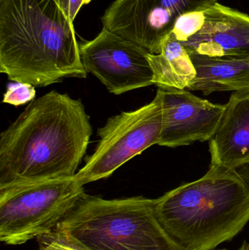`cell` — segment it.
Returning a JSON list of instances; mask_svg holds the SVG:
<instances>
[{"mask_svg":"<svg viewBox=\"0 0 249 250\" xmlns=\"http://www.w3.org/2000/svg\"><path fill=\"white\" fill-rule=\"evenodd\" d=\"M228 250L222 249V250Z\"/></svg>","mask_w":249,"mask_h":250,"instance_id":"obj_19","label":"cell"},{"mask_svg":"<svg viewBox=\"0 0 249 250\" xmlns=\"http://www.w3.org/2000/svg\"><path fill=\"white\" fill-rule=\"evenodd\" d=\"M162 124V92L158 89L150 104L114 116L98 129L99 142L86 157L84 166L75 176L76 179L84 186L109 177L133 157L157 144Z\"/></svg>","mask_w":249,"mask_h":250,"instance_id":"obj_6","label":"cell"},{"mask_svg":"<svg viewBox=\"0 0 249 250\" xmlns=\"http://www.w3.org/2000/svg\"><path fill=\"white\" fill-rule=\"evenodd\" d=\"M92 0H57L60 9L70 21H74L80 9Z\"/></svg>","mask_w":249,"mask_h":250,"instance_id":"obj_17","label":"cell"},{"mask_svg":"<svg viewBox=\"0 0 249 250\" xmlns=\"http://www.w3.org/2000/svg\"><path fill=\"white\" fill-rule=\"evenodd\" d=\"M219 0H115L102 18L103 29L160 53L175 21L186 13L206 11Z\"/></svg>","mask_w":249,"mask_h":250,"instance_id":"obj_7","label":"cell"},{"mask_svg":"<svg viewBox=\"0 0 249 250\" xmlns=\"http://www.w3.org/2000/svg\"><path fill=\"white\" fill-rule=\"evenodd\" d=\"M36 97L35 87L29 83L11 82L3 95L2 103L19 106L32 102Z\"/></svg>","mask_w":249,"mask_h":250,"instance_id":"obj_15","label":"cell"},{"mask_svg":"<svg viewBox=\"0 0 249 250\" xmlns=\"http://www.w3.org/2000/svg\"><path fill=\"white\" fill-rule=\"evenodd\" d=\"M237 250H249V244L247 241H244L241 247Z\"/></svg>","mask_w":249,"mask_h":250,"instance_id":"obj_18","label":"cell"},{"mask_svg":"<svg viewBox=\"0 0 249 250\" xmlns=\"http://www.w3.org/2000/svg\"><path fill=\"white\" fill-rule=\"evenodd\" d=\"M0 73L35 87L86 79L73 23L57 0H0Z\"/></svg>","mask_w":249,"mask_h":250,"instance_id":"obj_2","label":"cell"},{"mask_svg":"<svg viewBox=\"0 0 249 250\" xmlns=\"http://www.w3.org/2000/svg\"><path fill=\"white\" fill-rule=\"evenodd\" d=\"M54 236L79 250H181L158 221L155 199L85 193Z\"/></svg>","mask_w":249,"mask_h":250,"instance_id":"obj_4","label":"cell"},{"mask_svg":"<svg viewBox=\"0 0 249 250\" xmlns=\"http://www.w3.org/2000/svg\"><path fill=\"white\" fill-rule=\"evenodd\" d=\"M203 27L181 42L190 54L249 57V15L218 2L204 11Z\"/></svg>","mask_w":249,"mask_h":250,"instance_id":"obj_10","label":"cell"},{"mask_svg":"<svg viewBox=\"0 0 249 250\" xmlns=\"http://www.w3.org/2000/svg\"><path fill=\"white\" fill-rule=\"evenodd\" d=\"M76 176L0 189V240L20 245L54 231L85 194Z\"/></svg>","mask_w":249,"mask_h":250,"instance_id":"obj_5","label":"cell"},{"mask_svg":"<svg viewBox=\"0 0 249 250\" xmlns=\"http://www.w3.org/2000/svg\"><path fill=\"white\" fill-rule=\"evenodd\" d=\"M161 90L163 124L158 145L176 148L212 138L226 105L212 104L185 89Z\"/></svg>","mask_w":249,"mask_h":250,"instance_id":"obj_9","label":"cell"},{"mask_svg":"<svg viewBox=\"0 0 249 250\" xmlns=\"http://www.w3.org/2000/svg\"><path fill=\"white\" fill-rule=\"evenodd\" d=\"M92 135L80 99L51 91L0 135V189L76 176Z\"/></svg>","mask_w":249,"mask_h":250,"instance_id":"obj_1","label":"cell"},{"mask_svg":"<svg viewBox=\"0 0 249 250\" xmlns=\"http://www.w3.org/2000/svg\"><path fill=\"white\" fill-rule=\"evenodd\" d=\"M209 142L211 166L236 168L249 164V89L232 94Z\"/></svg>","mask_w":249,"mask_h":250,"instance_id":"obj_11","label":"cell"},{"mask_svg":"<svg viewBox=\"0 0 249 250\" xmlns=\"http://www.w3.org/2000/svg\"><path fill=\"white\" fill-rule=\"evenodd\" d=\"M205 19L204 11L186 13L177 19L171 35L179 42H186L201 29Z\"/></svg>","mask_w":249,"mask_h":250,"instance_id":"obj_14","label":"cell"},{"mask_svg":"<svg viewBox=\"0 0 249 250\" xmlns=\"http://www.w3.org/2000/svg\"><path fill=\"white\" fill-rule=\"evenodd\" d=\"M153 84L161 89H188L196 76L190 54L183 44L170 35L159 54H149Z\"/></svg>","mask_w":249,"mask_h":250,"instance_id":"obj_13","label":"cell"},{"mask_svg":"<svg viewBox=\"0 0 249 250\" xmlns=\"http://www.w3.org/2000/svg\"><path fill=\"white\" fill-rule=\"evenodd\" d=\"M196 76L189 90L205 95L249 89V57H211L190 54Z\"/></svg>","mask_w":249,"mask_h":250,"instance_id":"obj_12","label":"cell"},{"mask_svg":"<svg viewBox=\"0 0 249 250\" xmlns=\"http://www.w3.org/2000/svg\"><path fill=\"white\" fill-rule=\"evenodd\" d=\"M40 244L39 250H79L54 236L52 233L38 238Z\"/></svg>","mask_w":249,"mask_h":250,"instance_id":"obj_16","label":"cell"},{"mask_svg":"<svg viewBox=\"0 0 249 250\" xmlns=\"http://www.w3.org/2000/svg\"><path fill=\"white\" fill-rule=\"evenodd\" d=\"M80 54L86 73L114 95L153 84L149 51L106 29L80 44Z\"/></svg>","mask_w":249,"mask_h":250,"instance_id":"obj_8","label":"cell"},{"mask_svg":"<svg viewBox=\"0 0 249 250\" xmlns=\"http://www.w3.org/2000/svg\"><path fill=\"white\" fill-rule=\"evenodd\" d=\"M162 229L181 250H214L249 223V164L210 166L198 180L155 199Z\"/></svg>","mask_w":249,"mask_h":250,"instance_id":"obj_3","label":"cell"}]
</instances>
